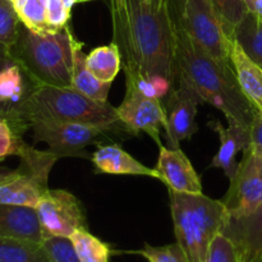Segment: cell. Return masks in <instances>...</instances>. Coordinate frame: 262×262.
Segmentation results:
<instances>
[{"instance_id": "12", "label": "cell", "mask_w": 262, "mask_h": 262, "mask_svg": "<svg viewBox=\"0 0 262 262\" xmlns=\"http://www.w3.org/2000/svg\"><path fill=\"white\" fill-rule=\"evenodd\" d=\"M159 152L158 171L159 181L163 182L169 191L178 193L202 194V183L186 154L179 148H166L161 146Z\"/></svg>"}, {"instance_id": "34", "label": "cell", "mask_w": 262, "mask_h": 262, "mask_svg": "<svg viewBox=\"0 0 262 262\" xmlns=\"http://www.w3.org/2000/svg\"><path fill=\"white\" fill-rule=\"evenodd\" d=\"M246 4L250 12L262 15V0H246Z\"/></svg>"}, {"instance_id": "7", "label": "cell", "mask_w": 262, "mask_h": 262, "mask_svg": "<svg viewBox=\"0 0 262 262\" xmlns=\"http://www.w3.org/2000/svg\"><path fill=\"white\" fill-rule=\"evenodd\" d=\"M227 215L237 217L252 212L262 202V154L248 146L243 151L227 194L222 200Z\"/></svg>"}, {"instance_id": "39", "label": "cell", "mask_w": 262, "mask_h": 262, "mask_svg": "<svg viewBox=\"0 0 262 262\" xmlns=\"http://www.w3.org/2000/svg\"><path fill=\"white\" fill-rule=\"evenodd\" d=\"M86 2H91V0H76V3H86Z\"/></svg>"}, {"instance_id": "4", "label": "cell", "mask_w": 262, "mask_h": 262, "mask_svg": "<svg viewBox=\"0 0 262 262\" xmlns=\"http://www.w3.org/2000/svg\"><path fill=\"white\" fill-rule=\"evenodd\" d=\"M83 48L68 26L55 32L36 33L20 26L10 56L35 86L72 87L74 53Z\"/></svg>"}, {"instance_id": "10", "label": "cell", "mask_w": 262, "mask_h": 262, "mask_svg": "<svg viewBox=\"0 0 262 262\" xmlns=\"http://www.w3.org/2000/svg\"><path fill=\"white\" fill-rule=\"evenodd\" d=\"M120 123L132 133L143 132L155 141L159 147L161 143V130L166 125L165 105L160 99L145 94L137 87L127 84L124 100L117 107Z\"/></svg>"}, {"instance_id": "26", "label": "cell", "mask_w": 262, "mask_h": 262, "mask_svg": "<svg viewBox=\"0 0 262 262\" xmlns=\"http://www.w3.org/2000/svg\"><path fill=\"white\" fill-rule=\"evenodd\" d=\"M14 9L20 23L36 33L53 32L46 20V4L43 0H15Z\"/></svg>"}, {"instance_id": "2", "label": "cell", "mask_w": 262, "mask_h": 262, "mask_svg": "<svg viewBox=\"0 0 262 262\" xmlns=\"http://www.w3.org/2000/svg\"><path fill=\"white\" fill-rule=\"evenodd\" d=\"M176 20V51L179 78L201 99L225 115L250 128L257 110L245 96L230 63L220 61L205 51L183 26Z\"/></svg>"}, {"instance_id": "14", "label": "cell", "mask_w": 262, "mask_h": 262, "mask_svg": "<svg viewBox=\"0 0 262 262\" xmlns=\"http://www.w3.org/2000/svg\"><path fill=\"white\" fill-rule=\"evenodd\" d=\"M227 120V128L217 119L210 120L209 127L217 133L220 141L219 150L212 158L211 166L222 169L230 181L237 170V155L251 145V130L237 120Z\"/></svg>"}, {"instance_id": "17", "label": "cell", "mask_w": 262, "mask_h": 262, "mask_svg": "<svg viewBox=\"0 0 262 262\" xmlns=\"http://www.w3.org/2000/svg\"><path fill=\"white\" fill-rule=\"evenodd\" d=\"M92 164L99 173L113 176H143L159 179L155 169L147 168L133 158L122 146L101 145L91 156Z\"/></svg>"}, {"instance_id": "20", "label": "cell", "mask_w": 262, "mask_h": 262, "mask_svg": "<svg viewBox=\"0 0 262 262\" xmlns=\"http://www.w3.org/2000/svg\"><path fill=\"white\" fill-rule=\"evenodd\" d=\"M110 87L112 82H102L94 76V73L87 68L86 54L82 51V48L77 49L74 53L72 89L95 101L106 102Z\"/></svg>"}, {"instance_id": "19", "label": "cell", "mask_w": 262, "mask_h": 262, "mask_svg": "<svg viewBox=\"0 0 262 262\" xmlns=\"http://www.w3.org/2000/svg\"><path fill=\"white\" fill-rule=\"evenodd\" d=\"M27 81L31 79L13 59L0 69V117L9 119L27 97L32 90L28 89Z\"/></svg>"}, {"instance_id": "22", "label": "cell", "mask_w": 262, "mask_h": 262, "mask_svg": "<svg viewBox=\"0 0 262 262\" xmlns=\"http://www.w3.org/2000/svg\"><path fill=\"white\" fill-rule=\"evenodd\" d=\"M243 50L262 67V15L248 12L233 33Z\"/></svg>"}, {"instance_id": "36", "label": "cell", "mask_w": 262, "mask_h": 262, "mask_svg": "<svg viewBox=\"0 0 262 262\" xmlns=\"http://www.w3.org/2000/svg\"><path fill=\"white\" fill-rule=\"evenodd\" d=\"M15 174H17V169H15V170H13V169L3 168V166H0V184H2L3 182L10 179L12 177H14Z\"/></svg>"}, {"instance_id": "21", "label": "cell", "mask_w": 262, "mask_h": 262, "mask_svg": "<svg viewBox=\"0 0 262 262\" xmlns=\"http://www.w3.org/2000/svg\"><path fill=\"white\" fill-rule=\"evenodd\" d=\"M86 64L97 79L113 83L122 67L119 49L114 42L97 46L86 55Z\"/></svg>"}, {"instance_id": "31", "label": "cell", "mask_w": 262, "mask_h": 262, "mask_svg": "<svg viewBox=\"0 0 262 262\" xmlns=\"http://www.w3.org/2000/svg\"><path fill=\"white\" fill-rule=\"evenodd\" d=\"M207 262H239L234 243L224 233H217L212 239L207 253Z\"/></svg>"}, {"instance_id": "15", "label": "cell", "mask_w": 262, "mask_h": 262, "mask_svg": "<svg viewBox=\"0 0 262 262\" xmlns=\"http://www.w3.org/2000/svg\"><path fill=\"white\" fill-rule=\"evenodd\" d=\"M228 53L241 90L255 109L262 112V67L248 56L234 36H229Z\"/></svg>"}, {"instance_id": "18", "label": "cell", "mask_w": 262, "mask_h": 262, "mask_svg": "<svg viewBox=\"0 0 262 262\" xmlns=\"http://www.w3.org/2000/svg\"><path fill=\"white\" fill-rule=\"evenodd\" d=\"M48 189V184L18 168L14 177L0 184V204L36 209Z\"/></svg>"}, {"instance_id": "24", "label": "cell", "mask_w": 262, "mask_h": 262, "mask_svg": "<svg viewBox=\"0 0 262 262\" xmlns=\"http://www.w3.org/2000/svg\"><path fill=\"white\" fill-rule=\"evenodd\" d=\"M0 262H50L41 243L0 238Z\"/></svg>"}, {"instance_id": "40", "label": "cell", "mask_w": 262, "mask_h": 262, "mask_svg": "<svg viewBox=\"0 0 262 262\" xmlns=\"http://www.w3.org/2000/svg\"><path fill=\"white\" fill-rule=\"evenodd\" d=\"M9 2H10V3H14V2H15V0H9Z\"/></svg>"}, {"instance_id": "1", "label": "cell", "mask_w": 262, "mask_h": 262, "mask_svg": "<svg viewBox=\"0 0 262 262\" xmlns=\"http://www.w3.org/2000/svg\"><path fill=\"white\" fill-rule=\"evenodd\" d=\"M110 14L125 84L160 100L168 97L179 78L176 20L169 2L110 0Z\"/></svg>"}, {"instance_id": "27", "label": "cell", "mask_w": 262, "mask_h": 262, "mask_svg": "<svg viewBox=\"0 0 262 262\" xmlns=\"http://www.w3.org/2000/svg\"><path fill=\"white\" fill-rule=\"evenodd\" d=\"M20 19L9 0H0V45L12 49L20 31Z\"/></svg>"}, {"instance_id": "13", "label": "cell", "mask_w": 262, "mask_h": 262, "mask_svg": "<svg viewBox=\"0 0 262 262\" xmlns=\"http://www.w3.org/2000/svg\"><path fill=\"white\" fill-rule=\"evenodd\" d=\"M224 233L238 251L239 262H260L262 257V202L243 216H227Z\"/></svg>"}, {"instance_id": "11", "label": "cell", "mask_w": 262, "mask_h": 262, "mask_svg": "<svg viewBox=\"0 0 262 262\" xmlns=\"http://www.w3.org/2000/svg\"><path fill=\"white\" fill-rule=\"evenodd\" d=\"M199 95L184 81L171 90L165 101L166 125L164 133L170 148H179L181 141L191 140L197 132V106L201 104Z\"/></svg>"}, {"instance_id": "6", "label": "cell", "mask_w": 262, "mask_h": 262, "mask_svg": "<svg viewBox=\"0 0 262 262\" xmlns=\"http://www.w3.org/2000/svg\"><path fill=\"white\" fill-rule=\"evenodd\" d=\"M176 18L205 51L229 63V35L212 0H182L181 12Z\"/></svg>"}, {"instance_id": "29", "label": "cell", "mask_w": 262, "mask_h": 262, "mask_svg": "<svg viewBox=\"0 0 262 262\" xmlns=\"http://www.w3.org/2000/svg\"><path fill=\"white\" fill-rule=\"evenodd\" d=\"M41 246L50 262H81L69 237H45Z\"/></svg>"}, {"instance_id": "33", "label": "cell", "mask_w": 262, "mask_h": 262, "mask_svg": "<svg viewBox=\"0 0 262 262\" xmlns=\"http://www.w3.org/2000/svg\"><path fill=\"white\" fill-rule=\"evenodd\" d=\"M251 146L262 154V112H257L251 125Z\"/></svg>"}, {"instance_id": "38", "label": "cell", "mask_w": 262, "mask_h": 262, "mask_svg": "<svg viewBox=\"0 0 262 262\" xmlns=\"http://www.w3.org/2000/svg\"><path fill=\"white\" fill-rule=\"evenodd\" d=\"M152 2L156 3V4H163V3L169 2V0H152Z\"/></svg>"}, {"instance_id": "28", "label": "cell", "mask_w": 262, "mask_h": 262, "mask_svg": "<svg viewBox=\"0 0 262 262\" xmlns=\"http://www.w3.org/2000/svg\"><path fill=\"white\" fill-rule=\"evenodd\" d=\"M212 3L222 18L227 33L233 36L237 26L250 12L246 0H212Z\"/></svg>"}, {"instance_id": "41", "label": "cell", "mask_w": 262, "mask_h": 262, "mask_svg": "<svg viewBox=\"0 0 262 262\" xmlns=\"http://www.w3.org/2000/svg\"><path fill=\"white\" fill-rule=\"evenodd\" d=\"M260 262H262V257H261V261Z\"/></svg>"}, {"instance_id": "5", "label": "cell", "mask_w": 262, "mask_h": 262, "mask_svg": "<svg viewBox=\"0 0 262 262\" xmlns=\"http://www.w3.org/2000/svg\"><path fill=\"white\" fill-rule=\"evenodd\" d=\"M174 233L189 262H207L210 245L227 220L223 201L169 191Z\"/></svg>"}, {"instance_id": "3", "label": "cell", "mask_w": 262, "mask_h": 262, "mask_svg": "<svg viewBox=\"0 0 262 262\" xmlns=\"http://www.w3.org/2000/svg\"><path fill=\"white\" fill-rule=\"evenodd\" d=\"M40 120L79 122L112 130L118 123L117 107L79 94L72 87L35 86L8 119L13 129L22 136L30 125Z\"/></svg>"}, {"instance_id": "9", "label": "cell", "mask_w": 262, "mask_h": 262, "mask_svg": "<svg viewBox=\"0 0 262 262\" xmlns=\"http://www.w3.org/2000/svg\"><path fill=\"white\" fill-rule=\"evenodd\" d=\"M35 142H43L49 150L60 158L81 156L82 150L97 140L100 135L107 132L99 125L79 122L40 120L30 125Z\"/></svg>"}, {"instance_id": "25", "label": "cell", "mask_w": 262, "mask_h": 262, "mask_svg": "<svg viewBox=\"0 0 262 262\" xmlns=\"http://www.w3.org/2000/svg\"><path fill=\"white\" fill-rule=\"evenodd\" d=\"M81 262H109L110 247L87 229H79L69 237Z\"/></svg>"}, {"instance_id": "35", "label": "cell", "mask_w": 262, "mask_h": 262, "mask_svg": "<svg viewBox=\"0 0 262 262\" xmlns=\"http://www.w3.org/2000/svg\"><path fill=\"white\" fill-rule=\"evenodd\" d=\"M12 60V56H10L9 49L5 48V46L0 45V69L8 63V61Z\"/></svg>"}, {"instance_id": "8", "label": "cell", "mask_w": 262, "mask_h": 262, "mask_svg": "<svg viewBox=\"0 0 262 262\" xmlns=\"http://www.w3.org/2000/svg\"><path fill=\"white\" fill-rule=\"evenodd\" d=\"M45 237H71L79 229H87L86 214L81 201L64 189H50L36 206Z\"/></svg>"}, {"instance_id": "30", "label": "cell", "mask_w": 262, "mask_h": 262, "mask_svg": "<svg viewBox=\"0 0 262 262\" xmlns=\"http://www.w3.org/2000/svg\"><path fill=\"white\" fill-rule=\"evenodd\" d=\"M135 253L143 256L148 262H189L183 248L178 245V242L171 245L161 246V247H152L145 245V247Z\"/></svg>"}, {"instance_id": "16", "label": "cell", "mask_w": 262, "mask_h": 262, "mask_svg": "<svg viewBox=\"0 0 262 262\" xmlns=\"http://www.w3.org/2000/svg\"><path fill=\"white\" fill-rule=\"evenodd\" d=\"M0 238L42 243L45 234L36 209L0 204Z\"/></svg>"}, {"instance_id": "37", "label": "cell", "mask_w": 262, "mask_h": 262, "mask_svg": "<svg viewBox=\"0 0 262 262\" xmlns=\"http://www.w3.org/2000/svg\"><path fill=\"white\" fill-rule=\"evenodd\" d=\"M63 3H64V4H66V7L68 8V9L72 10L73 5L76 4V0H63Z\"/></svg>"}, {"instance_id": "32", "label": "cell", "mask_w": 262, "mask_h": 262, "mask_svg": "<svg viewBox=\"0 0 262 262\" xmlns=\"http://www.w3.org/2000/svg\"><path fill=\"white\" fill-rule=\"evenodd\" d=\"M71 9L66 7L63 0H48L46 3V20L53 32L63 30L68 26Z\"/></svg>"}, {"instance_id": "23", "label": "cell", "mask_w": 262, "mask_h": 262, "mask_svg": "<svg viewBox=\"0 0 262 262\" xmlns=\"http://www.w3.org/2000/svg\"><path fill=\"white\" fill-rule=\"evenodd\" d=\"M17 156H19L20 160H22L19 166L20 170L31 174L45 184H48L51 168L55 164V161L60 158L53 151L36 150L32 146L25 142L20 143Z\"/></svg>"}]
</instances>
